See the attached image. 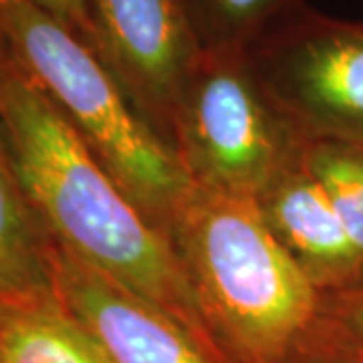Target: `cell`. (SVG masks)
I'll return each instance as SVG.
<instances>
[{"label": "cell", "instance_id": "30bf717a", "mask_svg": "<svg viewBox=\"0 0 363 363\" xmlns=\"http://www.w3.org/2000/svg\"><path fill=\"white\" fill-rule=\"evenodd\" d=\"M0 363H107L91 333L57 293L9 301Z\"/></svg>", "mask_w": 363, "mask_h": 363}, {"label": "cell", "instance_id": "8fae6325", "mask_svg": "<svg viewBox=\"0 0 363 363\" xmlns=\"http://www.w3.org/2000/svg\"><path fill=\"white\" fill-rule=\"evenodd\" d=\"M301 162L323 186L351 240L363 255V145L303 140Z\"/></svg>", "mask_w": 363, "mask_h": 363}, {"label": "cell", "instance_id": "52a82bcc", "mask_svg": "<svg viewBox=\"0 0 363 363\" xmlns=\"http://www.w3.org/2000/svg\"><path fill=\"white\" fill-rule=\"evenodd\" d=\"M57 297L91 333L107 363H218L176 319L52 242Z\"/></svg>", "mask_w": 363, "mask_h": 363}, {"label": "cell", "instance_id": "5b68a950", "mask_svg": "<svg viewBox=\"0 0 363 363\" xmlns=\"http://www.w3.org/2000/svg\"><path fill=\"white\" fill-rule=\"evenodd\" d=\"M245 51L298 135L363 145V21L333 18L303 2Z\"/></svg>", "mask_w": 363, "mask_h": 363}, {"label": "cell", "instance_id": "3957f363", "mask_svg": "<svg viewBox=\"0 0 363 363\" xmlns=\"http://www.w3.org/2000/svg\"><path fill=\"white\" fill-rule=\"evenodd\" d=\"M0 40L77 128L131 202L168 236L194 186L97 52L33 0H0Z\"/></svg>", "mask_w": 363, "mask_h": 363}, {"label": "cell", "instance_id": "4fadbf2b", "mask_svg": "<svg viewBox=\"0 0 363 363\" xmlns=\"http://www.w3.org/2000/svg\"><path fill=\"white\" fill-rule=\"evenodd\" d=\"M286 363H363V347L319 315L289 353Z\"/></svg>", "mask_w": 363, "mask_h": 363}, {"label": "cell", "instance_id": "9a60e30c", "mask_svg": "<svg viewBox=\"0 0 363 363\" xmlns=\"http://www.w3.org/2000/svg\"><path fill=\"white\" fill-rule=\"evenodd\" d=\"M33 2L47 14H51L57 23L67 26L89 47L91 23L87 0H33Z\"/></svg>", "mask_w": 363, "mask_h": 363}, {"label": "cell", "instance_id": "5bb4252c", "mask_svg": "<svg viewBox=\"0 0 363 363\" xmlns=\"http://www.w3.org/2000/svg\"><path fill=\"white\" fill-rule=\"evenodd\" d=\"M321 315L363 347V285L323 295Z\"/></svg>", "mask_w": 363, "mask_h": 363}, {"label": "cell", "instance_id": "ba28073f", "mask_svg": "<svg viewBox=\"0 0 363 363\" xmlns=\"http://www.w3.org/2000/svg\"><path fill=\"white\" fill-rule=\"evenodd\" d=\"M257 204L277 242L321 295L363 285V255L301 152Z\"/></svg>", "mask_w": 363, "mask_h": 363}, {"label": "cell", "instance_id": "2e32d148", "mask_svg": "<svg viewBox=\"0 0 363 363\" xmlns=\"http://www.w3.org/2000/svg\"><path fill=\"white\" fill-rule=\"evenodd\" d=\"M6 305H9V298L2 295L0 291V329H2V323H4V317H6Z\"/></svg>", "mask_w": 363, "mask_h": 363}, {"label": "cell", "instance_id": "7c38bea8", "mask_svg": "<svg viewBox=\"0 0 363 363\" xmlns=\"http://www.w3.org/2000/svg\"><path fill=\"white\" fill-rule=\"evenodd\" d=\"M305 0H188L204 49H247Z\"/></svg>", "mask_w": 363, "mask_h": 363}, {"label": "cell", "instance_id": "9c48e42d", "mask_svg": "<svg viewBox=\"0 0 363 363\" xmlns=\"http://www.w3.org/2000/svg\"><path fill=\"white\" fill-rule=\"evenodd\" d=\"M52 240L0 135V291L9 301L52 293Z\"/></svg>", "mask_w": 363, "mask_h": 363}, {"label": "cell", "instance_id": "8992f818", "mask_svg": "<svg viewBox=\"0 0 363 363\" xmlns=\"http://www.w3.org/2000/svg\"><path fill=\"white\" fill-rule=\"evenodd\" d=\"M87 9L89 49L168 143L174 113L204 52L188 0H87Z\"/></svg>", "mask_w": 363, "mask_h": 363}, {"label": "cell", "instance_id": "6da1fadb", "mask_svg": "<svg viewBox=\"0 0 363 363\" xmlns=\"http://www.w3.org/2000/svg\"><path fill=\"white\" fill-rule=\"evenodd\" d=\"M0 135L52 242L176 319L222 363L168 236L131 202L2 40Z\"/></svg>", "mask_w": 363, "mask_h": 363}, {"label": "cell", "instance_id": "277c9868", "mask_svg": "<svg viewBox=\"0 0 363 363\" xmlns=\"http://www.w3.org/2000/svg\"><path fill=\"white\" fill-rule=\"evenodd\" d=\"M303 140L262 91L245 49H204L168 143L192 186L259 200Z\"/></svg>", "mask_w": 363, "mask_h": 363}, {"label": "cell", "instance_id": "7a4b0ae2", "mask_svg": "<svg viewBox=\"0 0 363 363\" xmlns=\"http://www.w3.org/2000/svg\"><path fill=\"white\" fill-rule=\"evenodd\" d=\"M222 363H286L323 295L272 236L257 200L194 186L168 228Z\"/></svg>", "mask_w": 363, "mask_h": 363}]
</instances>
